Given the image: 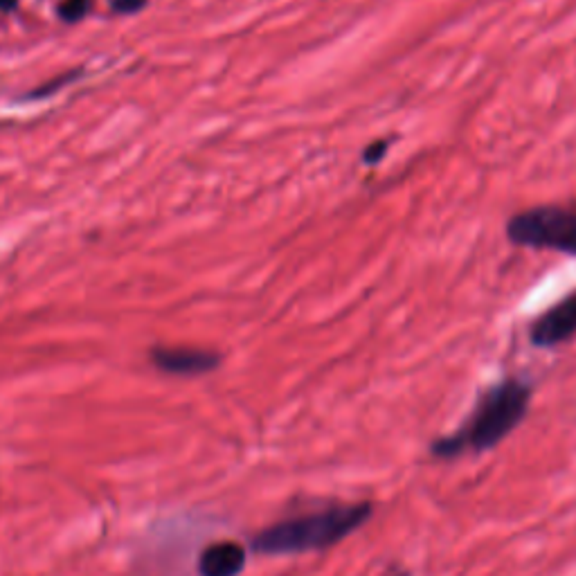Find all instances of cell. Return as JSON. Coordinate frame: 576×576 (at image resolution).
Returning a JSON list of instances; mask_svg holds the SVG:
<instances>
[{
    "label": "cell",
    "mask_w": 576,
    "mask_h": 576,
    "mask_svg": "<svg viewBox=\"0 0 576 576\" xmlns=\"http://www.w3.org/2000/svg\"><path fill=\"white\" fill-rule=\"evenodd\" d=\"M153 363L158 369L174 376H198L219 367L221 356L207 349L192 347H158L153 349Z\"/></svg>",
    "instance_id": "obj_5"
},
{
    "label": "cell",
    "mask_w": 576,
    "mask_h": 576,
    "mask_svg": "<svg viewBox=\"0 0 576 576\" xmlns=\"http://www.w3.org/2000/svg\"><path fill=\"white\" fill-rule=\"evenodd\" d=\"M576 336V291L549 306L534 320L529 338L540 349H549Z\"/></svg>",
    "instance_id": "obj_4"
},
{
    "label": "cell",
    "mask_w": 576,
    "mask_h": 576,
    "mask_svg": "<svg viewBox=\"0 0 576 576\" xmlns=\"http://www.w3.org/2000/svg\"><path fill=\"white\" fill-rule=\"evenodd\" d=\"M529 403L531 385L520 378H504L477 399L471 417L464 421L462 428L432 444V455L457 457L466 450L486 453L502 444L520 426L529 412Z\"/></svg>",
    "instance_id": "obj_1"
},
{
    "label": "cell",
    "mask_w": 576,
    "mask_h": 576,
    "mask_svg": "<svg viewBox=\"0 0 576 576\" xmlns=\"http://www.w3.org/2000/svg\"><path fill=\"white\" fill-rule=\"evenodd\" d=\"M88 9H90V0H63V3L59 5V14L63 21L75 23L88 14Z\"/></svg>",
    "instance_id": "obj_7"
},
{
    "label": "cell",
    "mask_w": 576,
    "mask_h": 576,
    "mask_svg": "<svg viewBox=\"0 0 576 576\" xmlns=\"http://www.w3.org/2000/svg\"><path fill=\"white\" fill-rule=\"evenodd\" d=\"M396 576H408V574H396Z\"/></svg>",
    "instance_id": "obj_11"
},
{
    "label": "cell",
    "mask_w": 576,
    "mask_h": 576,
    "mask_svg": "<svg viewBox=\"0 0 576 576\" xmlns=\"http://www.w3.org/2000/svg\"><path fill=\"white\" fill-rule=\"evenodd\" d=\"M390 144H392V140H385V138L369 144V147L363 151V162H365V165H378V162L385 158V153H387V149H390Z\"/></svg>",
    "instance_id": "obj_8"
},
{
    "label": "cell",
    "mask_w": 576,
    "mask_h": 576,
    "mask_svg": "<svg viewBox=\"0 0 576 576\" xmlns=\"http://www.w3.org/2000/svg\"><path fill=\"white\" fill-rule=\"evenodd\" d=\"M374 507L369 502L336 504L320 511L279 520L252 538V549L264 556H293L322 552L338 545L372 518Z\"/></svg>",
    "instance_id": "obj_2"
},
{
    "label": "cell",
    "mask_w": 576,
    "mask_h": 576,
    "mask_svg": "<svg viewBox=\"0 0 576 576\" xmlns=\"http://www.w3.org/2000/svg\"><path fill=\"white\" fill-rule=\"evenodd\" d=\"M246 567V549L234 540H221L203 549L198 558L201 576H239Z\"/></svg>",
    "instance_id": "obj_6"
},
{
    "label": "cell",
    "mask_w": 576,
    "mask_h": 576,
    "mask_svg": "<svg viewBox=\"0 0 576 576\" xmlns=\"http://www.w3.org/2000/svg\"><path fill=\"white\" fill-rule=\"evenodd\" d=\"M18 5V0H0V9L3 12H9V9H14Z\"/></svg>",
    "instance_id": "obj_10"
},
{
    "label": "cell",
    "mask_w": 576,
    "mask_h": 576,
    "mask_svg": "<svg viewBox=\"0 0 576 576\" xmlns=\"http://www.w3.org/2000/svg\"><path fill=\"white\" fill-rule=\"evenodd\" d=\"M507 239L513 246L576 257V207L540 205L511 216Z\"/></svg>",
    "instance_id": "obj_3"
},
{
    "label": "cell",
    "mask_w": 576,
    "mask_h": 576,
    "mask_svg": "<svg viewBox=\"0 0 576 576\" xmlns=\"http://www.w3.org/2000/svg\"><path fill=\"white\" fill-rule=\"evenodd\" d=\"M147 0H111L115 12H138Z\"/></svg>",
    "instance_id": "obj_9"
}]
</instances>
